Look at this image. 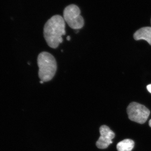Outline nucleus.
I'll list each match as a JSON object with an SVG mask.
<instances>
[{
	"instance_id": "6e6552de",
	"label": "nucleus",
	"mask_w": 151,
	"mask_h": 151,
	"mask_svg": "<svg viewBox=\"0 0 151 151\" xmlns=\"http://www.w3.org/2000/svg\"><path fill=\"white\" fill-rule=\"evenodd\" d=\"M147 89L148 91L150 93H151V84L147 85Z\"/></svg>"
},
{
	"instance_id": "39448f33",
	"label": "nucleus",
	"mask_w": 151,
	"mask_h": 151,
	"mask_svg": "<svg viewBox=\"0 0 151 151\" xmlns=\"http://www.w3.org/2000/svg\"><path fill=\"white\" fill-rule=\"evenodd\" d=\"M100 137L96 142V146L99 149L107 148L113 143L112 139L115 137V133L106 125L100 127Z\"/></svg>"
},
{
	"instance_id": "f03ea898",
	"label": "nucleus",
	"mask_w": 151,
	"mask_h": 151,
	"mask_svg": "<svg viewBox=\"0 0 151 151\" xmlns=\"http://www.w3.org/2000/svg\"><path fill=\"white\" fill-rule=\"evenodd\" d=\"M39 67L38 76L41 81L47 82L54 77L57 69V63L54 57L47 52H42L37 57Z\"/></svg>"
},
{
	"instance_id": "423d86ee",
	"label": "nucleus",
	"mask_w": 151,
	"mask_h": 151,
	"mask_svg": "<svg viewBox=\"0 0 151 151\" xmlns=\"http://www.w3.org/2000/svg\"><path fill=\"white\" fill-rule=\"evenodd\" d=\"M136 40H144L151 45V27H144L138 30L134 35Z\"/></svg>"
},
{
	"instance_id": "9d476101",
	"label": "nucleus",
	"mask_w": 151,
	"mask_h": 151,
	"mask_svg": "<svg viewBox=\"0 0 151 151\" xmlns=\"http://www.w3.org/2000/svg\"><path fill=\"white\" fill-rule=\"evenodd\" d=\"M149 124L150 127H151V119L150 120V121H149Z\"/></svg>"
},
{
	"instance_id": "7ed1b4c3",
	"label": "nucleus",
	"mask_w": 151,
	"mask_h": 151,
	"mask_svg": "<svg viewBox=\"0 0 151 151\" xmlns=\"http://www.w3.org/2000/svg\"><path fill=\"white\" fill-rule=\"evenodd\" d=\"M80 14L79 8L75 5L71 4L64 9L63 18L71 28L78 30L82 28L84 25V19Z\"/></svg>"
},
{
	"instance_id": "9b49d317",
	"label": "nucleus",
	"mask_w": 151,
	"mask_h": 151,
	"mask_svg": "<svg viewBox=\"0 0 151 151\" xmlns=\"http://www.w3.org/2000/svg\"><path fill=\"white\" fill-rule=\"evenodd\" d=\"M40 84H43V83H44V82L43 81H40Z\"/></svg>"
},
{
	"instance_id": "1a4fd4ad",
	"label": "nucleus",
	"mask_w": 151,
	"mask_h": 151,
	"mask_svg": "<svg viewBox=\"0 0 151 151\" xmlns=\"http://www.w3.org/2000/svg\"><path fill=\"white\" fill-rule=\"evenodd\" d=\"M66 39L67 40L70 41V37L69 36H68L67 37H66Z\"/></svg>"
},
{
	"instance_id": "20e7f679",
	"label": "nucleus",
	"mask_w": 151,
	"mask_h": 151,
	"mask_svg": "<svg viewBox=\"0 0 151 151\" xmlns=\"http://www.w3.org/2000/svg\"><path fill=\"white\" fill-rule=\"evenodd\" d=\"M129 119L133 122L143 124L150 116V110L145 106L136 102L130 103L127 108Z\"/></svg>"
},
{
	"instance_id": "0eeeda50",
	"label": "nucleus",
	"mask_w": 151,
	"mask_h": 151,
	"mask_svg": "<svg viewBox=\"0 0 151 151\" xmlns=\"http://www.w3.org/2000/svg\"><path fill=\"white\" fill-rule=\"evenodd\" d=\"M134 146V142L130 139H126L119 142L116 147L118 151H132Z\"/></svg>"
},
{
	"instance_id": "f257e3e1",
	"label": "nucleus",
	"mask_w": 151,
	"mask_h": 151,
	"mask_svg": "<svg viewBox=\"0 0 151 151\" xmlns=\"http://www.w3.org/2000/svg\"><path fill=\"white\" fill-rule=\"evenodd\" d=\"M65 22L61 16L56 15L46 22L43 29L45 39L50 47L57 48L63 42L62 36L65 35Z\"/></svg>"
}]
</instances>
